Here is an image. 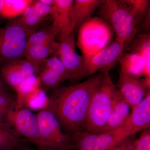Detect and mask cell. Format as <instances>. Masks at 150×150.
I'll list each match as a JSON object with an SVG mask.
<instances>
[{
  "instance_id": "8",
  "label": "cell",
  "mask_w": 150,
  "mask_h": 150,
  "mask_svg": "<svg viewBox=\"0 0 150 150\" xmlns=\"http://www.w3.org/2000/svg\"><path fill=\"white\" fill-rule=\"evenodd\" d=\"M40 136L51 150L75 149L71 137L62 130L58 119L47 110L36 115Z\"/></svg>"
},
{
  "instance_id": "2",
  "label": "cell",
  "mask_w": 150,
  "mask_h": 150,
  "mask_svg": "<svg viewBox=\"0 0 150 150\" xmlns=\"http://www.w3.org/2000/svg\"><path fill=\"white\" fill-rule=\"evenodd\" d=\"M103 77L92 97L88 110L84 131L100 133L112 111L117 90L108 70L103 71Z\"/></svg>"
},
{
  "instance_id": "17",
  "label": "cell",
  "mask_w": 150,
  "mask_h": 150,
  "mask_svg": "<svg viewBox=\"0 0 150 150\" xmlns=\"http://www.w3.org/2000/svg\"><path fill=\"white\" fill-rule=\"evenodd\" d=\"M121 66L120 71L134 77L144 76V61L139 54L131 52L122 54L118 62Z\"/></svg>"
},
{
  "instance_id": "9",
  "label": "cell",
  "mask_w": 150,
  "mask_h": 150,
  "mask_svg": "<svg viewBox=\"0 0 150 150\" xmlns=\"http://www.w3.org/2000/svg\"><path fill=\"white\" fill-rule=\"evenodd\" d=\"M46 59L32 62L22 59L11 62L1 68V76L7 85L13 88L27 78L38 76L44 69L41 65Z\"/></svg>"
},
{
  "instance_id": "6",
  "label": "cell",
  "mask_w": 150,
  "mask_h": 150,
  "mask_svg": "<svg viewBox=\"0 0 150 150\" xmlns=\"http://www.w3.org/2000/svg\"><path fill=\"white\" fill-rule=\"evenodd\" d=\"M6 125L18 137L32 143L40 150H51L40 136L36 115L28 108H9L5 115Z\"/></svg>"
},
{
  "instance_id": "36",
  "label": "cell",
  "mask_w": 150,
  "mask_h": 150,
  "mask_svg": "<svg viewBox=\"0 0 150 150\" xmlns=\"http://www.w3.org/2000/svg\"><path fill=\"white\" fill-rule=\"evenodd\" d=\"M15 150H40L39 149H31V148H27V147H23L19 148V149H18L17 148Z\"/></svg>"
},
{
  "instance_id": "24",
  "label": "cell",
  "mask_w": 150,
  "mask_h": 150,
  "mask_svg": "<svg viewBox=\"0 0 150 150\" xmlns=\"http://www.w3.org/2000/svg\"><path fill=\"white\" fill-rule=\"evenodd\" d=\"M40 86L45 91L59 87L64 80L52 70L44 67L38 75Z\"/></svg>"
},
{
  "instance_id": "37",
  "label": "cell",
  "mask_w": 150,
  "mask_h": 150,
  "mask_svg": "<svg viewBox=\"0 0 150 150\" xmlns=\"http://www.w3.org/2000/svg\"></svg>"
},
{
  "instance_id": "11",
  "label": "cell",
  "mask_w": 150,
  "mask_h": 150,
  "mask_svg": "<svg viewBox=\"0 0 150 150\" xmlns=\"http://www.w3.org/2000/svg\"><path fill=\"white\" fill-rule=\"evenodd\" d=\"M116 88L123 99L132 108L142 101L146 96L149 87L144 80L134 77L120 71Z\"/></svg>"
},
{
  "instance_id": "32",
  "label": "cell",
  "mask_w": 150,
  "mask_h": 150,
  "mask_svg": "<svg viewBox=\"0 0 150 150\" xmlns=\"http://www.w3.org/2000/svg\"><path fill=\"white\" fill-rule=\"evenodd\" d=\"M131 137L123 140L110 150H132V143L134 140Z\"/></svg>"
},
{
  "instance_id": "4",
  "label": "cell",
  "mask_w": 150,
  "mask_h": 150,
  "mask_svg": "<svg viewBox=\"0 0 150 150\" xmlns=\"http://www.w3.org/2000/svg\"><path fill=\"white\" fill-rule=\"evenodd\" d=\"M114 32L106 22L91 17L79 28L78 46L86 63L113 41Z\"/></svg>"
},
{
  "instance_id": "12",
  "label": "cell",
  "mask_w": 150,
  "mask_h": 150,
  "mask_svg": "<svg viewBox=\"0 0 150 150\" xmlns=\"http://www.w3.org/2000/svg\"><path fill=\"white\" fill-rule=\"evenodd\" d=\"M74 0H55L51 15L52 27L57 32L60 39L71 33V9Z\"/></svg>"
},
{
  "instance_id": "13",
  "label": "cell",
  "mask_w": 150,
  "mask_h": 150,
  "mask_svg": "<svg viewBox=\"0 0 150 150\" xmlns=\"http://www.w3.org/2000/svg\"><path fill=\"white\" fill-rule=\"evenodd\" d=\"M104 0H75L71 9V31L80 27L98 9Z\"/></svg>"
},
{
  "instance_id": "20",
  "label": "cell",
  "mask_w": 150,
  "mask_h": 150,
  "mask_svg": "<svg viewBox=\"0 0 150 150\" xmlns=\"http://www.w3.org/2000/svg\"><path fill=\"white\" fill-rule=\"evenodd\" d=\"M30 0H3L0 15L4 18H12L22 15L32 4Z\"/></svg>"
},
{
  "instance_id": "26",
  "label": "cell",
  "mask_w": 150,
  "mask_h": 150,
  "mask_svg": "<svg viewBox=\"0 0 150 150\" xmlns=\"http://www.w3.org/2000/svg\"><path fill=\"white\" fill-rule=\"evenodd\" d=\"M138 23L149 11V1L147 0H124L122 1Z\"/></svg>"
},
{
  "instance_id": "27",
  "label": "cell",
  "mask_w": 150,
  "mask_h": 150,
  "mask_svg": "<svg viewBox=\"0 0 150 150\" xmlns=\"http://www.w3.org/2000/svg\"><path fill=\"white\" fill-rule=\"evenodd\" d=\"M43 18L36 13L31 4L21 16L16 19L28 34L30 28L37 26Z\"/></svg>"
},
{
  "instance_id": "30",
  "label": "cell",
  "mask_w": 150,
  "mask_h": 150,
  "mask_svg": "<svg viewBox=\"0 0 150 150\" xmlns=\"http://www.w3.org/2000/svg\"><path fill=\"white\" fill-rule=\"evenodd\" d=\"M32 5L36 13L43 18L48 15H51L52 6L46 5L41 2L40 0L33 1Z\"/></svg>"
},
{
  "instance_id": "28",
  "label": "cell",
  "mask_w": 150,
  "mask_h": 150,
  "mask_svg": "<svg viewBox=\"0 0 150 150\" xmlns=\"http://www.w3.org/2000/svg\"><path fill=\"white\" fill-rule=\"evenodd\" d=\"M44 67L55 72L65 81L70 79L69 75L62 61L56 55L46 59Z\"/></svg>"
},
{
  "instance_id": "16",
  "label": "cell",
  "mask_w": 150,
  "mask_h": 150,
  "mask_svg": "<svg viewBox=\"0 0 150 150\" xmlns=\"http://www.w3.org/2000/svg\"><path fill=\"white\" fill-rule=\"evenodd\" d=\"M59 58L69 73L70 80H76L85 77V59L82 55L76 53V49L65 52L59 56Z\"/></svg>"
},
{
  "instance_id": "25",
  "label": "cell",
  "mask_w": 150,
  "mask_h": 150,
  "mask_svg": "<svg viewBox=\"0 0 150 150\" xmlns=\"http://www.w3.org/2000/svg\"><path fill=\"white\" fill-rule=\"evenodd\" d=\"M58 33L52 26L38 30L37 32L33 33L28 38L26 46L54 41Z\"/></svg>"
},
{
  "instance_id": "23",
  "label": "cell",
  "mask_w": 150,
  "mask_h": 150,
  "mask_svg": "<svg viewBox=\"0 0 150 150\" xmlns=\"http://www.w3.org/2000/svg\"><path fill=\"white\" fill-rule=\"evenodd\" d=\"M23 142H26L10 129L0 125V150H15Z\"/></svg>"
},
{
  "instance_id": "22",
  "label": "cell",
  "mask_w": 150,
  "mask_h": 150,
  "mask_svg": "<svg viewBox=\"0 0 150 150\" xmlns=\"http://www.w3.org/2000/svg\"><path fill=\"white\" fill-rule=\"evenodd\" d=\"M54 41L43 44L26 46L24 52V58L32 62H38L46 59L52 53Z\"/></svg>"
},
{
  "instance_id": "34",
  "label": "cell",
  "mask_w": 150,
  "mask_h": 150,
  "mask_svg": "<svg viewBox=\"0 0 150 150\" xmlns=\"http://www.w3.org/2000/svg\"><path fill=\"white\" fill-rule=\"evenodd\" d=\"M41 2L45 4L46 5L52 6L54 5L55 0H40Z\"/></svg>"
},
{
  "instance_id": "1",
  "label": "cell",
  "mask_w": 150,
  "mask_h": 150,
  "mask_svg": "<svg viewBox=\"0 0 150 150\" xmlns=\"http://www.w3.org/2000/svg\"><path fill=\"white\" fill-rule=\"evenodd\" d=\"M103 77V72L81 83L53 89L46 110L55 115L64 133L71 135L84 131L92 97Z\"/></svg>"
},
{
  "instance_id": "29",
  "label": "cell",
  "mask_w": 150,
  "mask_h": 150,
  "mask_svg": "<svg viewBox=\"0 0 150 150\" xmlns=\"http://www.w3.org/2000/svg\"><path fill=\"white\" fill-rule=\"evenodd\" d=\"M132 150H150V129L142 131L139 138L134 140Z\"/></svg>"
},
{
  "instance_id": "21",
  "label": "cell",
  "mask_w": 150,
  "mask_h": 150,
  "mask_svg": "<svg viewBox=\"0 0 150 150\" xmlns=\"http://www.w3.org/2000/svg\"><path fill=\"white\" fill-rule=\"evenodd\" d=\"M40 86V81L38 76H30L13 89L16 93L15 109L23 108V101L24 97L30 92Z\"/></svg>"
},
{
  "instance_id": "14",
  "label": "cell",
  "mask_w": 150,
  "mask_h": 150,
  "mask_svg": "<svg viewBox=\"0 0 150 150\" xmlns=\"http://www.w3.org/2000/svg\"><path fill=\"white\" fill-rule=\"evenodd\" d=\"M128 120L135 134L150 129V93L148 91L142 101L131 108Z\"/></svg>"
},
{
  "instance_id": "35",
  "label": "cell",
  "mask_w": 150,
  "mask_h": 150,
  "mask_svg": "<svg viewBox=\"0 0 150 150\" xmlns=\"http://www.w3.org/2000/svg\"><path fill=\"white\" fill-rule=\"evenodd\" d=\"M0 89L6 90V86L5 85L4 83V81L2 79L1 75H0Z\"/></svg>"
},
{
  "instance_id": "7",
  "label": "cell",
  "mask_w": 150,
  "mask_h": 150,
  "mask_svg": "<svg viewBox=\"0 0 150 150\" xmlns=\"http://www.w3.org/2000/svg\"><path fill=\"white\" fill-rule=\"evenodd\" d=\"M28 34L16 19L0 28V66L24 58Z\"/></svg>"
},
{
  "instance_id": "5",
  "label": "cell",
  "mask_w": 150,
  "mask_h": 150,
  "mask_svg": "<svg viewBox=\"0 0 150 150\" xmlns=\"http://www.w3.org/2000/svg\"><path fill=\"white\" fill-rule=\"evenodd\" d=\"M135 134L128 120L120 128L98 134L81 131L70 135L77 150H110L127 138Z\"/></svg>"
},
{
  "instance_id": "15",
  "label": "cell",
  "mask_w": 150,
  "mask_h": 150,
  "mask_svg": "<svg viewBox=\"0 0 150 150\" xmlns=\"http://www.w3.org/2000/svg\"><path fill=\"white\" fill-rule=\"evenodd\" d=\"M130 108L131 106L117 90L111 113L107 123L100 133L113 131L121 127L129 118L131 112Z\"/></svg>"
},
{
  "instance_id": "33",
  "label": "cell",
  "mask_w": 150,
  "mask_h": 150,
  "mask_svg": "<svg viewBox=\"0 0 150 150\" xmlns=\"http://www.w3.org/2000/svg\"><path fill=\"white\" fill-rule=\"evenodd\" d=\"M10 108H0V125L8 128V129H10V130H11V131L13 132L12 130H11V129H10L6 126L5 123V115L6 113L7 110Z\"/></svg>"
},
{
  "instance_id": "18",
  "label": "cell",
  "mask_w": 150,
  "mask_h": 150,
  "mask_svg": "<svg viewBox=\"0 0 150 150\" xmlns=\"http://www.w3.org/2000/svg\"><path fill=\"white\" fill-rule=\"evenodd\" d=\"M131 52H136L143 57L145 63L144 79L147 85L150 86V37L149 34H141L134 40Z\"/></svg>"
},
{
  "instance_id": "19",
  "label": "cell",
  "mask_w": 150,
  "mask_h": 150,
  "mask_svg": "<svg viewBox=\"0 0 150 150\" xmlns=\"http://www.w3.org/2000/svg\"><path fill=\"white\" fill-rule=\"evenodd\" d=\"M49 97L40 87L26 95L23 101V108L30 110H46L49 105Z\"/></svg>"
},
{
  "instance_id": "31",
  "label": "cell",
  "mask_w": 150,
  "mask_h": 150,
  "mask_svg": "<svg viewBox=\"0 0 150 150\" xmlns=\"http://www.w3.org/2000/svg\"><path fill=\"white\" fill-rule=\"evenodd\" d=\"M16 100L13 99L6 90L0 89V108H15Z\"/></svg>"
},
{
  "instance_id": "3",
  "label": "cell",
  "mask_w": 150,
  "mask_h": 150,
  "mask_svg": "<svg viewBox=\"0 0 150 150\" xmlns=\"http://www.w3.org/2000/svg\"><path fill=\"white\" fill-rule=\"evenodd\" d=\"M98 12L112 28L115 40L126 46L135 38L138 22L122 1L104 0Z\"/></svg>"
},
{
  "instance_id": "10",
  "label": "cell",
  "mask_w": 150,
  "mask_h": 150,
  "mask_svg": "<svg viewBox=\"0 0 150 150\" xmlns=\"http://www.w3.org/2000/svg\"><path fill=\"white\" fill-rule=\"evenodd\" d=\"M126 46L116 40L91 57L86 63L85 76L109 70L118 62Z\"/></svg>"
}]
</instances>
